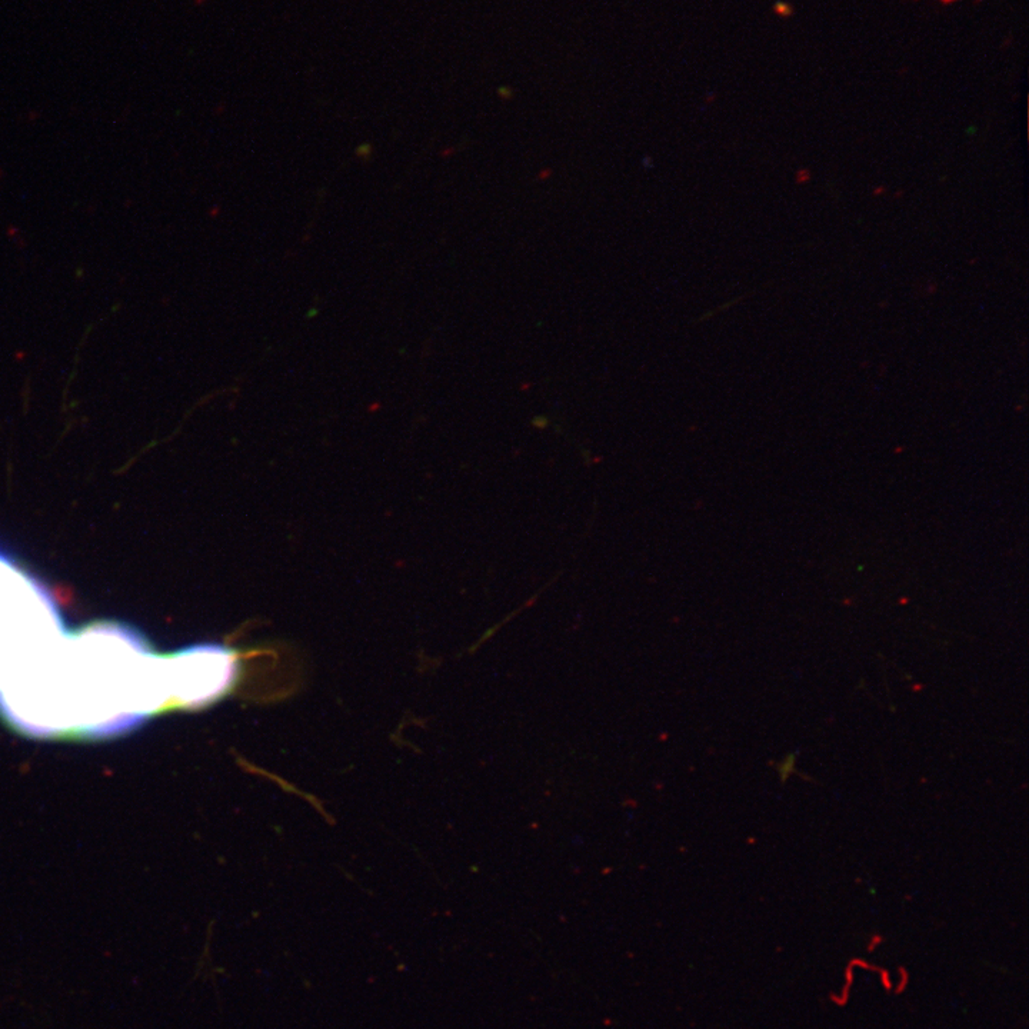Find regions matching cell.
Returning a JSON list of instances; mask_svg holds the SVG:
<instances>
[{
    "mask_svg": "<svg viewBox=\"0 0 1029 1029\" xmlns=\"http://www.w3.org/2000/svg\"><path fill=\"white\" fill-rule=\"evenodd\" d=\"M65 634L48 589L0 552V686Z\"/></svg>",
    "mask_w": 1029,
    "mask_h": 1029,
    "instance_id": "cell-1",
    "label": "cell"
},
{
    "mask_svg": "<svg viewBox=\"0 0 1029 1029\" xmlns=\"http://www.w3.org/2000/svg\"><path fill=\"white\" fill-rule=\"evenodd\" d=\"M238 674V661L221 645H196L172 654L173 704L198 709L229 691Z\"/></svg>",
    "mask_w": 1029,
    "mask_h": 1029,
    "instance_id": "cell-2",
    "label": "cell"
}]
</instances>
